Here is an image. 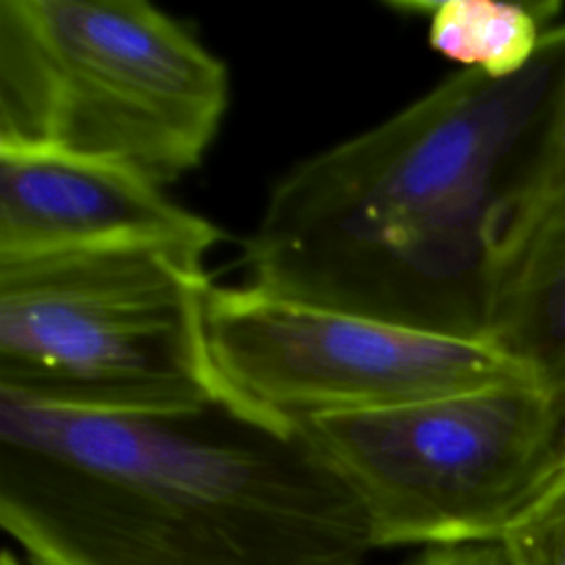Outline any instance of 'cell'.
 I'll return each mask as SVG.
<instances>
[{
	"instance_id": "1",
	"label": "cell",
	"mask_w": 565,
	"mask_h": 565,
	"mask_svg": "<svg viewBox=\"0 0 565 565\" xmlns=\"http://www.w3.org/2000/svg\"><path fill=\"white\" fill-rule=\"evenodd\" d=\"M565 93V22L516 75L459 71L294 163L243 245L249 285L457 338H486L490 238Z\"/></svg>"
},
{
	"instance_id": "2",
	"label": "cell",
	"mask_w": 565,
	"mask_h": 565,
	"mask_svg": "<svg viewBox=\"0 0 565 565\" xmlns=\"http://www.w3.org/2000/svg\"><path fill=\"white\" fill-rule=\"evenodd\" d=\"M0 525L31 565H362L375 550L309 435L230 395L84 413L0 393Z\"/></svg>"
},
{
	"instance_id": "3",
	"label": "cell",
	"mask_w": 565,
	"mask_h": 565,
	"mask_svg": "<svg viewBox=\"0 0 565 565\" xmlns=\"http://www.w3.org/2000/svg\"><path fill=\"white\" fill-rule=\"evenodd\" d=\"M223 60L146 0L0 2V148L93 157L168 185L212 146Z\"/></svg>"
},
{
	"instance_id": "4",
	"label": "cell",
	"mask_w": 565,
	"mask_h": 565,
	"mask_svg": "<svg viewBox=\"0 0 565 565\" xmlns=\"http://www.w3.org/2000/svg\"><path fill=\"white\" fill-rule=\"evenodd\" d=\"M205 254L115 243L0 258V393L84 413L234 397L207 344Z\"/></svg>"
},
{
	"instance_id": "5",
	"label": "cell",
	"mask_w": 565,
	"mask_h": 565,
	"mask_svg": "<svg viewBox=\"0 0 565 565\" xmlns=\"http://www.w3.org/2000/svg\"><path fill=\"white\" fill-rule=\"evenodd\" d=\"M298 426L355 492L375 550L499 543L565 470V397L539 382Z\"/></svg>"
},
{
	"instance_id": "6",
	"label": "cell",
	"mask_w": 565,
	"mask_h": 565,
	"mask_svg": "<svg viewBox=\"0 0 565 565\" xmlns=\"http://www.w3.org/2000/svg\"><path fill=\"white\" fill-rule=\"evenodd\" d=\"M205 331L223 386L298 426L510 382H536L488 338L428 333L245 282L214 287Z\"/></svg>"
},
{
	"instance_id": "7",
	"label": "cell",
	"mask_w": 565,
	"mask_h": 565,
	"mask_svg": "<svg viewBox=\"0 0 565 565\" xmlns=\"http://www.w3.org/2000/svg\"><path fill=\"white\" fill-rule=\"evenodd\" d=\"M225 234L119 163L40 148H0V258L115 243L210 252Z\"/></svg>"
},
{
	"instance_id": "8",
	"label": "cell",
	"mask_w": 565,
	"mask_h": 565,
	"mask_svg": "<svg viewBox=\"0 0 565 565\" xmlns=\"http://www.w3.org/2000/svg\"><path fill=\"white\" fill-rule=\"evenodd\" d=\"M486 338L565 397V218L494 274Z\"/></svg>"
},
{
	"instance_id": "9",
	"label": "cell",
	"mask_w": 565,
	"mask_h": 565,
	"mask_svg": "<svg viewBox=\"0 0 565 565\" xmlns=\"http://www.w3.org/2000/svg\"><path fill=\"white\" fill-rule=\"evenodd\" d=\"M391 7L424 15L433 51L488 77L521 73L558 13L556 2L501 0H402Z\"/></svg>"
},
{
	"instance_id": "10",
	"label": "cell",
	"mask_w": 565,
	"mask_h": 565,
	"mask_svg": "<svg viewBox=\"0 0 565 565\" xmlns=\"http://www.w3.org/2000/svg\"><path fill=\"white\" fill-rule=\"evenodd\" d=\"M561 218H565V93L532 159L497 207L490 238V287L505 263Z\"/></svg>"
},
{
	"instance_id": "11",
	"label": "cell",
	"mask_w": 565,
	"mask_h": 565,
	"mask_svg": "<svg viewBox=\"0 0 565 565\" xmlns=\"http://www.w3.org/2000/svg\"><path fill=\"white\" fill-rule=\"evenodd\" d=\"M499 543L508 565H565V470Z\"/></svg>"
},
{
	"instance_id": "12",
	"label": "cell",
	"mask_w": 565,
	"mask_h": 565,
	"mask_svg": "<svg viewBox=\"0 0 565 565\" xmlns=\"http://www.w3.org/2000/svg\"><path fill=\"white\" fill-rule=\"evenodd\" d=\"M404 565H508L501 543L424 547Z\"/></svg>"
},
{
	"instance_id": "13",
	"label": "cell",
	"mask_w": 565,
	"mask_h": 565,
	"mask_svg": "<svg viewBox=\"0 0 565 565\" xmlns=\"http://www.w3.org/2000/svg\"><path fill=\"white\" fill-rule=\"evenodd\" d=\"M0 565H24L9 547L2 550V556H0Z\"/></svg>"
}]
</instances>
